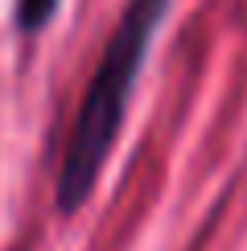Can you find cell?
I'll list each match as a JSON object with an SVG mask.
<instances>
[{
  "instance_id": "1",
  "label": "cell",
  "mask_w": 247,
  "mask_h": 251,
  "mask_svg": "<svg viewBox=\"0 0 247 251\" xmlns=\"http://www.w3.org/2000/svg\"><path fill=\"white\" fill-rule=\"evenodd\" d=\"M169 8H173V0H128L124 17L107 33V46H103L99 66L91 75L87 91H82V103H78L70 136H66V149H62L58 185H54L62 214L82 210L87 198L95 194L103 165H107V156L124 132V120H128L132 87H136L144 58H148Z\"/></svg>"
},
{
  "instance_id": "2",
  "label": "cell",
  "mask_w": 247,
  "mask_h": 251,
  "mask_svg": "<svg viewBox=\"0 0 247 251\" xmlns=\"http://www.w3.org/2000/svg\"><path fill=\"white\" fill-rule=\"evenodd\" d=\"M58 8H62V0H17L13 21H17L21 33H41V29L58 17Z\"/></svg>"
}]
</instances>
